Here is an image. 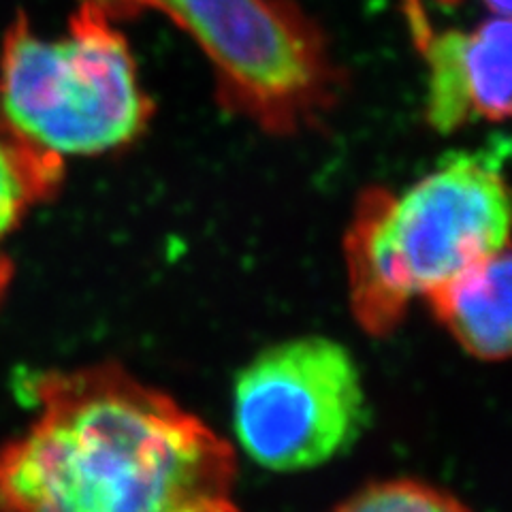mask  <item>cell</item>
Returning <instances> with one entry per match:
<instances>
[{
    "label": "cell",
    "instance_id": "1",
    "mask_svg": "<svg viewBox=\"0 0 512 512\" xmlns=\"http://www.w3.org/2000/svg\"><path fill=\"white\" fill-rule=\"evenodd\" d=\"M0 448V512H242L233 446L116 363L35 380Z\"/></svg>",
    "mask_w": 512,
    "mask_h": 512
},
{
    "label": "cell",
    "instance_id": "2",
    "mask_svg": "<svg viewBox=\"0 0 512 512\" xmlns=\"http://www.w3.org/2000/svg\"><path fill=\"white\" fill-rule=\"evenodd\" d=\"M504 152H459L402 192L367 188L344 233L350 310L387 338L414 299L508 246Z\"/></svg>",
    "mask_w": 512,
    "mask_h": 512
},
{
    "label": "cell",
    "instance_id": "3",
    "mask_svg": "<svg viewBox=\"0 0 512 512\" xmlns=\"http://www.w3.org/2000/svg\"><path fill=\"white\" fill-rule=\"evenodd\" d=\"M3 122L58 156L118 150L143 133L152 101L114 20L90 0L71 15L67 37L45 41L20 15L0 52Z\"/></svg>",
    "mask_w": 512,
    "mask_h": 512
},
{
    "label": "cell",
    "instance_id": "4",
    "mask_svg": "<svg viewBox=\"0 0 512 512\" xmlns=\"http://www.w3.org/2000/svg\"><path fill=\"white\" fill-rule=\"evenodd\" d=\"M111 20L154 7L214 64L224 107L288 135L335 103L340 73L323 32L288 0H90Z\"/></svg>",
    "mask_w": 512,
    "mask_h": 512
},
{
    "label": "cell",
    "instance_id": "5",
    "mask_svg": "<svg viewBox=\"0 0 512 512\" xmlns=\"http://www.w3.org/2000/svg\"><path fill=\"white\" fill-rule=\"evenodd\" d=\"M367 421L350 352L308 335L265 348L233 387V425L250 459L274 472L310 470L355 444Z\"/></svg>",
    "mask_w": 512,
    "mask_h": 512
},
{
    "label": "cell",
    "instance_id": "6",
    "mask_svg": "<svg viewBox=\"0 0 512 512\" xmlns=\"http://www.w3.org/2000/svg\"><path fill=\"white\" fill-rule=\"evenodd\" d=\"M410 22L429 67V124L453 133L472 120H508L510 18L495 15L474 30L431 32L412 0Z\"/></svg>",
    "mask_w": 512,
    "mask_h": 512
},
{
    "label": "cell",
    "instance_id": "7",
    "mask_svg": "<svg viewBox=\"0 0 512 512\" xmlns=\"http://www.w3.org/2000/svg\"><path fill=\"white\" fill-rule=\"evenodd\" d=\"M510 244L444 280L423 299L459 346L480 361L510 355Z\"/></svg>",
    "mask_w": 512,
    "mask_h": 512
},
{
    "label": "cell",
    "instance_id": "8",
    "mask_svg": "<svg viewBox=\"0 0 512 512\" xmlns=\"http://www.w3.org/2000/svg\"><path fill=\"white\" fill-rule=\"evenodd\" d=\"M62 178V156L0 122V239L18 229L30 210L50 201Z\"/></svg>",
    "mask_w": 512,
    "mask_h": 512
},
{
    "label": "cell",
    "instance_id": "9",
    "mask_svg": "<svg viewBox=\"0 0 512 512\" xmlns=\"http://www.w3.org/2000/svg\"><path fill=\"white\" fill-rule=\"evenodd\" d=\"M333 512H472L455 495L421 480H384L350 495Z\"/></svg>",
    "mask_w": 512,
    "mask_h": 512
},
{
    "label": "cell",
    "instance_id": "10",
    "mask_svg": "<svg viewBox=\"0 0 512 512\" xmlns=\"http://www.w3.org/2000/svg\"><path fill=\"white\" fill-rule=\"evenodd\" d=\"M11 278H13V265L7 256L0 254V301H3V297L7 295Z\"/></svg>",
    "mask_w": 512,
    "mask_h": 512
},
{
    "label": "cell",
    "instance_id": "11",
    "mask_svg": "<svg viewBox=\"0 0 512 512\" xmlns=\"http://www.w3.org/2000/svg\"><path fill=\"white\" fill-rule=\"evenodd\" d=\"M483 3L502 18H510V0H483Z\"/></svg>",
    "mask_w": 512,
    "mask_h": 512
}]
</instances>
